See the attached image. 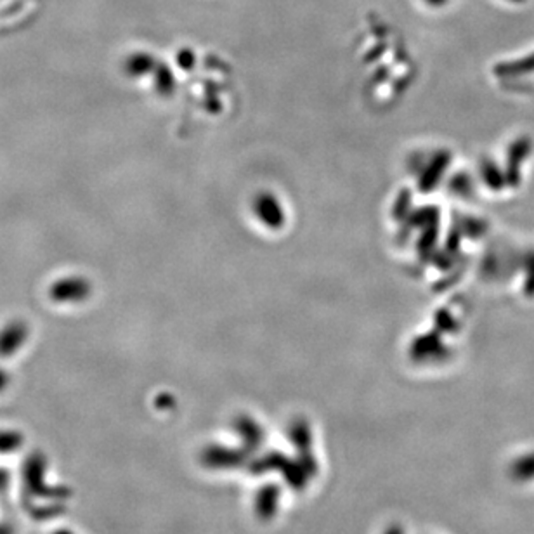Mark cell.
Here are the masks:
<instances>
[{
  "label": "cell",
  "instance_id": "6da1fadb",
  "mask_svg": "<svg viewBox=\"0 0 534 534\" xmlns=\"http://www.w3.org/2000/svg\"><path fill=\"white\" fill-rule=\"evenodd\" d=\"M61 534H68V533H61Z\"/></svg>",
  "mask_w": 534,
  "mask_h": 534
}]
</instances>
